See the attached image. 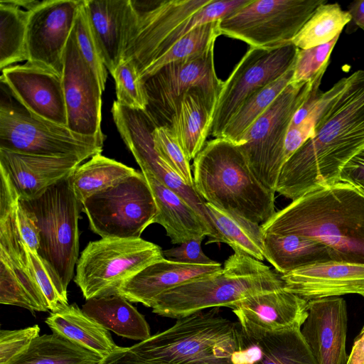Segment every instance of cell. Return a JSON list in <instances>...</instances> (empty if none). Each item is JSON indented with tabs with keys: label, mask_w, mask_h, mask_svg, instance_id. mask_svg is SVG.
Masks as SVG:
<instances>
[{
	"label": "cell",
	"mask_w": 364,
	"mask_h": 364,
	"mask_svg": "<svg viewBox=\"0 0 364 364\" xmlns=\"http://www.w3.org/2000/svg\"><path fill=\"white\" fill-rule=\"evenodd\" d=\"M163 259L159 245L141 237L101 238L82 251L73 280L86 300L114 295L126 280Z\"/></svg>",
	"instance_id": "ba28073f"
},
{
	"label": "cell",
	"mask_w": 364,
	"mask_h": 364,
	"mask_svg": "<svg viewBox=\"0 0 364 364\" xmlns=\"http://www.w3.org/2000/svg\"><path fill=\"white\" fill-rule=\"evenodd\" d=\"M105 140L76 134L36 116L1 82L0 149L43 156H74L83 161L101 154Z\"/></svg>",
	"instance_id": "8992f818"
},
{
	"label": "cell",
	"mask_w": 364,
	"mask_h": 364,
	"mask_svg": "<svg viewBox=\"0 0 364 364\" xmlns=\"http://www.w3.org/2000/svg\"><path fill=\"white\" fill-rule=\"evenodd\" d=\"M307 302L284 287L248 297L231 309L244 330L281 332L301 328Z\"/></svg>",
	"instance_id": "44dd1931"
},
{
	"label": "cell",
	"mask_w": 364,
	"mask_h": 364,
	"mask_svg": "<svg viewBox=\"0 0 364 364\" xmlns=\"http://www.w3.org/2000/svg\"><path fill=\"white\" fill-rule=\"evenodd\" d=\"M53 333L58 335L103 358L119 346L108 330L86 314L76 304L51 312L45 321Z\"/></svg>",
	"instance_id": "83f0119b"
},
{
	"label": "cell",
	"mask_w": 364,
	"mask_h": 364,
	"mask_svg": "<svg viewBox=\"0 0 364 364\" xmlns=\"http://www.w3.org/2000/svg\"><path fill=\"white\" fill-rule=\"evenodd\" d=\"M193 185L205 203L263 224L276 213L274 192L255 177L238 146L223 138L205 142L193 163Z\"/></svg>",
	"instance_id": "3957f363"
},
{
	"label": "cell",
	"mask_w": 364,
	"mask_h": 364,
	"mask_svg": "<svg viewBox=\"0 0 364 364\" xmlns=\"http://www.w3.org/2000/svg\"><path fill=\"white\" fill-rule=\"evenodd\" d=\"M348 11L350 14L351 20L348 24V33H352L353 27H359L364 31V0H358L348 5Z\"/></svg>",
	"instance_id": "f907efd6"
},
{
	"label": "cell",
	"mask_w": 364,
	"mask_h": 364,
	"mask_svg": "<svg viewBox=\"0 0 364 364\" xmlns=\"http://www.w3.org/2000/svg\"><path fill=\"white\" fill-rule=\"evenodd\" d=\"M214 46L202 55L168 64L144 81L146 112L157 127L169 125L179 100L192 88L218 97L223 82L216 75Z\"/></svg>",
	"instance_id": "5bb4252c"
},
{
	"label": "cell",
	"mask_w": 364,
	"mask_h": 364,
	"mask_svg": "<svg viewBox=\"0 0 364 364\" xmlns=\"http://www.w3.org/2000/svg\"><path fill=\"white\" fill-rule=\"evenodd\" d=\"M14 218L18 232L27 247L38 253L39 231L31 214L19 202L14 210Z\"/></svg>",
	"instance_id": "7dc6e473"
},
{
	"label": "cell",
	"mask_w": 364,
	"mask_h": 364,
	"mask_svg": "<svg viewBox=\"0 0 364 364\" xmlns=\"http://www.w3.org/2000/svg\"><path fill=\"white\" fill-rule=\"evenodd\" d=\"M104 358L55 333L39 336L10 364H102Z\"/></svg>",
	"instance_id": "836d02e7"
},
{
	"label": "cell",
	"mask_w": 364,
	"mask_h": 364,
	"mask_svg": "<svg viewBox=\"0 0 364 364\" xmlns=\"http://www.w3.org/2000/svg\"><path fill=\"white\" fill-rule=\"evenodd\" d=\"M153 140L158 153L188 186L194 187L190 161L171 128L156 127L153 131Z\"/></svg>",
	"instance_id": "7bdbcfd3"
},
{
	"label": "cell",
	"mask_w": 364,
	"mask_h": 364,
	"mask_svg": "<svg viewBox=\"0 0 364 364\" xmlns=\"http://www.w3.org/2000/svg\"><path fill=\"white\" fill-rule=\"evenodd\" d=\"M284 289L306 301L358 294L364 297V264L329 260L280 274Z\"/></svg>",
	"instance_id": "ffe728a7"
},
{
	"label": "cell",
	"mask_w": 364,
	"mask_h": 364,
	"mask_svg": "<svg viewBox=\"0 0 364 364\" xmlns=\"http://www.w3.org/2000/svg\"><path fill=\"white\" fill-rule=\"evenodd\" d=\"M242 332L220 307L178 318L169 328L129 347L159 364H238Z\"/></svg>",
	"instance_id": "5b68a950"
},
{
	"label": "cell",
	"mask_w": 364,
	"mask_h": 364,
	"mask_svg": "<svg viewBox=\"0 0 364 364\" xmlns=\"http://www.w3.org/2000/svg\"><path fill=\"white\" fill-rule=\"evenodd\" d=\"M339 36L321 46L299 49L291 82H313L319 75L325 73Z\"/></svg>",
	"instance_id": "ee69618b"
},
{
	"label": "cell",
	"mask_w": 364,
	"mask_h": 364,
	"mask_svg": "<svg viewBox=\"0 0 364 364\" xmlns=\"http://www.w3.org/2000/svg\"><path fill=\"white\" fill-rule=\"evenodd\" d=\"M218 97L200 87L182 95L168 127L176 135L187 159H194L205 144Z\"/></svg>",
	"instance_id": "484cf974"
},
{
	"label": "cell",
	"mask_w": 364,
	"mask_h": 364,
	"mask_svg": "<svg viewBox=\"0 0 364 364\" xmlns=\"http://www.w3.org/2000/svg\"><path fill=\"white\" fill-rule=\"evenodd\" d=\"M347 364H364V326L354 341Z\"/></svg>",
	"instance_id": "816d5d0a"
},
{
	"label": "cell",
	"mask_w": 364,
	"mask_h": 364,
	"mask_svg": "<svg viewBox=\"0 0 364 364\" xmlns=\"http://www.w3.org/2000/svg\"><path fill=\"white\" fill-rule=\"evenodd\" d=\"M284 287L279 274L262 262L236 252L220 271L164 292L151 308L159 316L180 318L210 308L231 309L248 297Z\"/></svg>",
	"instance_id": "277c9868"
},
{
	"label": "cell",
	"mask_w": 364,
	"mask_h": 364,
	"mask_svg": "<svg viewBox=\"0 0 364 364\" xmlns=\"http://www.w3.org/2000/svg\"><path fill=\"white\" fill-rule=\"evenodd\" d=\"M294 66L279 79L252 95L230 119L221 138L237 145L249 128L291 82Z\"/></svg>",
	"instance_id": "d590c367"
},
{
	"label": "cell",
	"mask_w": 364,
	"mask_h": 364,
	"mask_svg": "<svg viewBox=\"0 0 364 364\" xmlns=\"http://www.w3.org/2000/svg\"><path fill=\"white\" fill-rule=\"evenodd\" d=\"M326 0H250L219 20L220 35L254 48H272L289 42Z\"/></svg>",
	"instance_id": "8fae6325"
},
{
	"label": "cell",
	"mask_w": 364,
	"mask_h": 364,
	"mask_svg": "<svg viewBox=\"0 0 364 364\" xmlns=\"http://www.w3.org/2000/svg\"><path fill=\"white\" fill-rule=\"evenodd\" d=\"M91 230L101 238H140L154 223L157 208L141 171L101 191L82 203Z\"/></svg>",
	"instance_id": "30bf717a"
},
{
	"label": "cell",
	"mask_w": 364,
	"mask_h": 364,
	"mask_svg": "<svg viewBox=\"0 0 364 364\" xmlns=\"http://www.w3.org/2000/svg\"><path fill=\"white\" fill-rule=\"evenodd\" d=\"M88 18L110 74L123 60L136 20L131 0H85Z\"/></svg>",
	"instance_id": "cb8c5ba5"
},
{
	"label": "cell",
	"mask_w": 364,
	"mask_h": 364,
	"mask_svg": "<svg viewBox=\"0 0 364 364\" xmlns=\"http://www.w3.org/2000/svg\"><path fill=\"white\" fill-rule=\"evenodd\" d=\"M347 77L340 79L328 90L323 92L320 99L304 119L296 126H289L284 144L285 162L309 138L314 130L334 99L344 89Z\"/></svg>",
	"instance_id": "f35d334b"
},
{
	"label": "cell",
	"mask_w": 364,
	"mask_h": 364,
	"mask_svg": "<svg viewBox=\"0 0 364 364\" xmlns=\"http://www.w3.org/2000/svg\"><path fill=\"white\" fill-rule=\"evenodd\" d=\"M1 82L29 112L67 127V112L62 76L26 62L1 70Z\"/></svg>",
	"instance_id": "ac0fdd59"
},
{
	"label": "cell",
	"mask_w": 364,
	"mask_h": 364,
	"mask_svg": "<svg viewBox=\"0 0 364 364\" xmlns=\"http://www.w3.org/2000/svg\"><path fill=\"white\" fill-rule=\"evenodd\" d=\"M111 75L115 82L116 101L131 109L146 110L147 98L144 82L133 61L123 59Z\"/></svg>",
	"instance_id": "60d3db41"
},
{
	"label": "cell",
	"mask_w": 364,
	"mask_h": 364,
	"mask_svg": "<svg viewBox=\"0 0 364 364\" xmlns=\"http://www.w3.org/2000/svg\"><path fill=\"white\" fill-rule=\"evenodd\" d=\"M338 181L353 185L364 192V149L344 165Z\"/></svg>",
	"instance_id": "c3c4849f"
},
{
	"label": "cell",
	"mask_w": 364,
	"mask_h": 364,
	"mask_svg": "<svg viewBox=\"0 0 364 364\" xmlns=\"http://www.w3.org/2000/svg\"><path fill=\"white\" fill-rule=\"evenodd\" d=\"M263 243L264 259L279 274L314 263L332 260L325 245L299 235L264 233Z\"/></svg>",
	"instance_id": "f546056e"
},
{
	"label": "cell",
	"mask_w": 364,
	"mask_h": 364,
	"mask_svg": "<svg viewBox=\"0 0 364 364\" xmlns=\"http://www.w3.org/2000/svg\"><path fill=\"white\" fill-rule=\"evenodd\" d=\"M222 269L216 262L210 264H191L163 259L146 267L126 280L117 294L131 303H141L152 307L156 299L164 292Z\"/></svg>",
	"instance_id": "603a6c76"
},
{
	"label": "cell",
	"mask_w": 364,
	"mask_h": 364,
	"mask_svg": "<svg viewBox=\"0 0 364 364\" xmlns=\"http://www.w3.org/2000/svg\"><path fill=\"white\" fill-rule=\"evenodd\" d=\"M210 219L218 233L220 242L228 245L234 252L264 259V233L260 224L236 213L205 203Z\"/></svg>",
	"instance_id": "4dcf8cb0"
},
{
	"label": "cell",
	"mask_w": 364,
	"mask_h": 364,
	"mask_svg": "<svg viewBox=\"0 0 364 364\" xmlns=\"http://www.w3.org/2000/svg\"><path fill=\"white\" fill-rule=\"evenodd\" d=\"M102 364H159L147 360L132 351L129 347H118L104 358Z\"/></svg>",
	"instance_id": "681fc988"
},
{
	"label": "cell",
	"mask_w": 364,
	"mask_h": 364,
	"mask_svg": "<svg viewBox=\"0 0 364 364\" xmlns=\"http://www.w3.org/2000/svg\"><path fill=\"white\" fill-rule=\"evenodd\" d=\"M112 114L122 139L134 156L141 171H147L152 173L193 208L212 233L213 237L207 243H220L218 233L208 214L205 200L198 195L195 188L188 186L156 150L153 131L157 126L146 110L131 109L114 101Z\"/></svg>",
	"instance_id": "4fadbf2b"
},
{
	"label": "cell",
	"mask_w": 364,
	"mask_h": 364,
	"mask_svg": "<svg viewBox=\"0 0 364 364\" xmlns=\"http://www.w3.org/2000/svg\"><path fill=\"white\" fill-rule=\"evenodd\" d=\"M84 0H46L30 11L27 61L62 76L65 49Z\"/></svg>",
	"instance_id": "2e32d148"
},
{
	"label": "cell",
	"mask_w": 364,
	"mask_h": 364,
	"mask_svg": "<svg viewBox=\"0 0 364 364\" xmlns=\"http://www.w3.org/2000/svg\"><path fill=\"white\" fill-rule=\"evenodd\" d=\"M0 303L22 307L33 314L49 310L46 299L31 274L29 265H21L1 258Z\"/></svg>",
	"instance_id": "d6a6232c"
},
{
	"label": "cell",
	"mask_w": 364,
	"mask_h": 364,
	"mask_svg": "<svg viewBox=\"0 0 364 364\" xmlns=\"http://www.w3.org/2000/svg\"><path fill=\"white\" fill-rule=\"evenodd\" d=\"M204 237L191 239L163 251L164 256L175 262L191 264H210L216 261L205 255L201 247Z\"/></svg>",
	"instance_id": "bcb514c9"
},
{
	"label": "cell",
	"mask_w": 364,
	"mask_h": 364,
	"mask_svg": "<svg viewBox=\"0 0 364 364\" xmlns=\"http://www.w3.org/2000/svg\"><path fill=\"white\" fill-rule=\"evenodd\" d=\"M62 82L67 127L78 134L106 138L101 129L103 91L80 52L73 29L65 52Z\"/></svg>",
	"instance_id": "e0dca14e"
},
{
	"label": "cell",
	"mask_w": 364,
	"mask_h": 364,
	"mask_svg": "<svg viewBox=\"0 0 364 364\" xmlns=\"http://www.w3.org/2000/svg\"><path fill=\"white\" fill-rule=\"evenodd\" d=\"M81 162L74 156H43L0 149V168L8 174L23 200L38 197L70 176Z\"/></svg>",
	"instance_id": "7402d4cb"
},
{
	"label": "cell",
	"mask_w": 364,
	"mask_h": 364,
	"mask_svg": "<svg viewBox=\"0 0 364 364\" xmlns=\"http://www.w3.org/2000/svg\"><path fill=\"white\" fill-rule=\"evenodd\" d=\"M136 170L101 154L79 165L69 177L71 188L82 204L91 196L132 176Z\"/></svg>",
	"instance_id": "1f68e13d"
},
{
	"label": "cell",
	"mask_w": 364,
	"mask_h": 364,
	"mask_svg": "<svg viewBox=\"0 0 364 364\" xmlns=\"http://www.w3.org/2000/svg\"><path fill=\"white\" fill-rule=\"evenodd\" d=\"M82 311L108 331L119 336L145 341L151 336L144 316L119 294L86 300Z\"/></svg>",
	"instance_id": "f1b7e54d"
},
{
	"label": "cell",
	"mask_w": 364,
	"mask_h": 364,
	"mask_svg": "<svg viewBox=\"0 0 364 364\" xmlns=\"http://www.w3.org/2000/svg\"><path fill=\"white\" fill-rule=\"evenodd\" d=\"M38 325L18 330L0 331V364H10L40 335Z\"/></svg>",
	"instance_id": "f6af8a7d"
},
{
	"label": "cell",
	"mask_w": 364,
	"mask_h": 364,
	"mask_svg": "<svg viewBox=\"0 0 364 364\" xmlns=\"http://www.w3.org/2000/svg\"><path fill=\"white\" fill-rule=\"evenodd\" d=\"M350 20L349 12L338 3L326 2L316 9L291 43L299 49L323 45L340 36Z\"/></svg>",
	"instance_id": "8d00e7d4"
},
{
	"label": "cell",
	"mask_w": 364,
	"mask_h": 364,
	"mask_svg": "<svg viewBox=\"0 0 364 364\" xmlns=\"http://www.w3.org/2000/svg\"><path fill=\"white\" fill-rule=\"evenodd\" d=\"M313 82H291L237 145L257 180L272 192L276 193L279 175L285 163L288 129L295 113L307 98Z\"/></svg>",
	"instance_id": "9c48e42d"
},
{
	"label": "cell",
	"mask_w": 364,
	"mask_h": 364,
	"mask_svg": "<svg viewBox=\"0 0 364 364\" xmlns=\"http://www.w3.org/2000/svg\"><path fill=\"white\" fill-rule=\"evenodd\" d=\"M212 0L132 1L136 20L123 59L134 63L138 73L161 44Z\"/></svg>",
	"instance_id": "9a60e30c"
},
{
	"label": "cell",
	"mask_w": 364,
	"mask_h": 364,
	"mask_svg": "<svg viewBox=\"0 0 364 364\" xmlns=\"http://www.w3.org/2000/svg\"><path fill=\"white\" fill-rule=\"evenodd\" d=\"M219 36V21L205 23L193 29L153 62L139 75V78L144 82L168 64L202 55L215 46Z\"/></svg>",
	"instance_id": "74e56055"
},
{
	"label": "cell",
	"mask_w": 364,
	"mask_h": 364,
	"mask_svg": "<svg viewBox=\"0 0 364 364\" xmlns=\"http://www.w3.org/2000/svg\"><path fill=\"white\" fill-rule=\"evenodd\" d=\"M26 249L30 271L46 299L49 310L53 312L68 305V289L59 276L37 252L27 246Z\"/></svg>",
	"instance_id": "b9f144b4"
},
{
	"label": "cell",
	"mask_w": 364,
	"mask_h": 364,
	"mask_svg": "<svg viewBox=\"0 0 364 364\" xmlns=\"http://www.w3.org/2000/svg\"><path fill=\"white\" fill-rule=\"evenodd\" d=\"M298 50L291 42L272 48L250 47L223 82L210 134L221 138L230 119L252 95L294 66Z\"/></svg>",
	"instance_id": "7c38bea8"
},
{
	"label": "cell",
	"mask_w": 364,
	"mask_h": 364,
	"mask_svg": "<svg viewBox=\"0 0 364 364\" xmlns=\"http://www.w3.org/2000/svg\"><path fill=\"white\" fill-rule=\"evenodd\" d=\"M306 310L301 333L317 363L347 364L346 301L339 296L312 299Z\"/></svg>",
	"instance_id": "d6986e66"
},
{
	"label": "cell",
	"mask_w": 364,
	"mask_h": 364,
	"mask_svg": "<svg viewBox=\"0 0 364 364\" xmlns=\"http://www.w3.org/2000/svg\"><path fill=\"white\" fill-rule=\"evenodd\" d=\"M69 177L36 198L20 200L38 227V255L54 269L66 289L73 278L79 258L78 220L82 209Z\"/></svg>",
	"instance_id": "52a82bcc"
},
{
	"label": "cell",
	"mask_w": 364,
	"mask_h": 364,
	"mask_svg": "<svg viewBox=\"0 0 364 364\" xmlns=\"http://www.w3.org/2000/svg\"><path fill=\"white\" fill-rule=\"evenodd\" d=\"M364 149V70L347 77L313 135L284 164L276 192L294 200L338 181L344 165Z\"/></svg>",
	"instance_id": "6da1fadb"
},
{
	"label": "cell",
	"mask_w": 364,
	"mask_h": 364,
	"mask_svg": "<svg viewBox=\"0 0 364 364\" xmlns=\"http://www.w3.org/2000/svg\"><path fill=\"white\" fill-rule=\"evenodd\" d=\"M154 198L157 212L154 223L161 225L173 244L200 237H213L200 215L181 196L163 184L152 173L141 171Z\"/></svg>",
	"instance_id": "4316f807"
},
{
	"label": "cell",
	"mask_w": 364,
	"mask_h": 364,
	"mask_svg": "<svg viewBox=\"0 0 364 364\" xmlns=\"http://www.w3.org/2000/svg\"><path fill=\"white\" fill-rule=\"evenodd\" d=\"M73 33L81 55L95 74L104 91L107 78V69L88 18L85 0L77 16Z\"/></svg>",
	"instance_id": "ab89813d"
},
{
	"label": "cell",
	"mask_w": 364,
	"mask_h": 364,
	"mask_svg": "<svg viewBox=\"0 0 364 364\" xmlns=\"http://www.w3.org/2000/svg\"><path fill=\"white\" fill-rule=\"evenodd\" d=\"M263 233L316 240L331 259L364 264V192L338 181L292 200L261 225Z\"/></svg>",
	"instance_id": "7a4b0ae2"
},
{
	"label": "cell",
	"mask_w": 364,
	"mask_h": 364,
	"mask_svg": "<svg viewBox=\"0 0 364 364\" xmlns=\"http://www.w3.org/2000/svg\"><path fill=\"white\" fill-rule=\"evenodd\" d=\"M242 332L238 364H318L301 328L273 333L242 328Z\"/></svg>",
	"instance_id": "d4e9b609"
},
{
	"label": "cell",
	"mask_w": 364,
	"mask_h": 364,
	"mask_svg": "<svg viewBox=\"0 0 364 364\" xmlns=\"http://www.w3.org/2000/svg\"><path fill=\"white\" fill-rule=\"evenodd\" d=\"M31 10L22 7L18 1H0V68L1 70L16 63L27 61L26 41L27 23Z\"/></svg>",
	"instance_id": "e575fe53"
}]
</instances>
